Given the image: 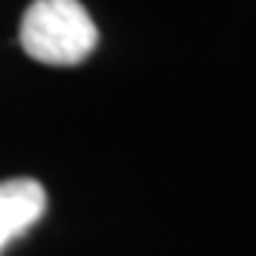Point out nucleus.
I'll return each instance as SVG.
<instances>
[{"label": "nucleus", "mask_w": 256, "mask_h": 256, "mask_svg": "<svg viewBox=\"0 0 256 256\" xmlns=\"http://www.w3.org/2000/svg\"><path fill=\"white\" fill-rule=\"evenodd\" d=\"M25 56L44 65H78L99 44V28L78 0H34L19 25Z\"/></svg>", "instance_id": "f257e3e1"}, {"label": "nucleus", "mask_w": 256, "mask_h": 256, "mask_svg": "<svg viewBox=\"0 0 256 256\" xmlns=\"http://www.w3.org/2000/svg\"><path fill=\"white\" fill-rule=\"evenodd\" d=\"M46 210V192L38 179H4L0 182V253L22 238Z\"/></svg>", "instance_id": "f03ea898"}]
</instances>
